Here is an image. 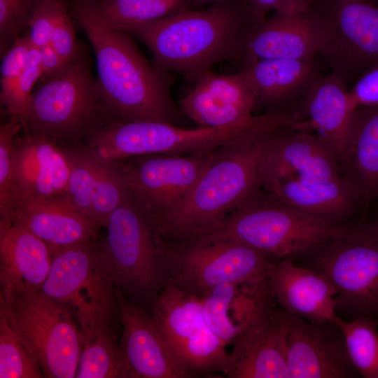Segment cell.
Returning <instances> with one entry per match:
<instances>
[{"label":"cell","instance_id":"cell-1","mask_svg":"<svg viewBox=\"0 0 378 378\" xmlns=\"http://www.w3.org/2000/svg\"><path fill=\"white\" fill-rule=\"evenodd\" d=\"M74 14L93 48L99 89L115 117L176 124L181 111L167 71L150 63L129 34L110 27L94 2L77 0Z\"/></svg>","mask_w":378,"mask_h":378},{"label":"cell","instance_id":"cell-2","mask_svg":"<svg viewBox=\"0 0 378 378\" xmlns=\"http://www.w3.org/2000/svg\"><path fill=\"white\" fill-rule=\"evenodd\" d=\"M255 23L243 0H218L207 9H183L126 33L147 46L158 67L195 79L218 62L239 59Z\"/></svg>","mask_w":378,"mask_h":378},{"label":"cell","instance_id":"cell-3","mask_svg":"<svg viewBox=\"0 0 378 378\" xmlns=\"http://www.w3.org/2000/svg\"><path fill=\"white\" fill-rule=\"evenodd\" d=\"M288 130L216 150L181 206L153 226L160 240L171 244L204 236L256 194L261 189L265 155L276 137Z\"/></svg>","mask_w":378,"mask_h":378},{"label":"cell","instance_id":"cell-4","mask_svg":"<svg viewBox=\"0 0 378 378\" xmlns=\"http://www.w3.org/2000/svg\"><path fill=\"white\" fill-rule=\"evenodd\" d=\"M115 120L80 54L33 91L21 122L29 131L76 145Z\"/></svg>","mask_w":378,"mask_h":378},{"label":"cell","instance_id":"cell-5","mask_svg":"<svg viewBox=\"0 0 378 378\" xmlns=\"http://www.w3.org/2000/svg\"><path fill=\"white\" fill-rule=\"evenodd\" d=\"M344 225L325 223L261 188L217 227L200 237L242 243L273 262L293 260L338 234Z\"/></svg>","mask_w":378,"mask_h":378},{"label":"cell","instance_id":"cell-6","mask_svg":"<svg viewBox=\"0 0 378 378\" xmlns=\"http://www.w3.org/2000/svg\"><path fill=\"white\" fill-rule=\"evenodd\" d=\"M41 290L70 311L85 340L120 318L112 267L97 238L55 252Z\"/></svg>","mask_w":378,"mask_h":378},{"label":"cell","instance_id":"cell-7","mask_svg":"<svg viewBox=\"0 0 378 378\" xmlns=\"http://www.w3.org/2000/svg\"><path fill=\"white\" fill-rule=\"evenodd\" d=\"M4 316L38 362L44 377H76L85 337L70 311L41 289L0 295Z\"/></svg>","mask_w":378,"mask_h":378},{"label":"cell","instance_id":"cell-8","mask_svg":"<svg viewBox=\"0 0 378 378\" xmlns=\"http://www.w3.org/2000/svg\"><path fill=\"white\" fill-rule=\"evenodd\" d=\"M288 124V116L279 111L220 127L186 128L161 121L118 120L108 128L106 141L110 154L118 160L150 154L191 155L213 152L275 132Z\"/></svg>","mask_w":378,"mask_h":378},{"label":"cell","instance_id":"cell-9","mask_svg":"<svg viewBox=\"0 0 378 378\" xmlns=\"http://www.w3.org/2000/svg\"><path fill=\"white\" fill-rule=\"evenodd\" d=\"M302 255L309 256L314 270L324 275L335 288L337 314L342 312L351 320L360 317L378 319L376 220L349 221L338 234Z\"/></svg>","mask_w":378,"mask_h":378},{"label":"cell","instance_id":"cell-10","mask_svg":"<svg viewBox=\"0 0 378 378\" xmlns=\"http://www.w3.org/2000/svg\"><path fill=\"white\" fill-rule=\"evenodd\" d=\"M104 227L115 286L129 300L148 309L172 279L162 243L132 198L108 216Z\"/></svg>","mask_w":378,"mask_h":378},{"label":"cell","instance_id":"cell-11","mask_svg":"<svg viewBox=\"0 0 378 378\" xmlns=\"http://www.w3.org/2000/svg\"><path fill=\"white\" fill-rule=\"evenodd\" d=\"M163 246L172 279L183 290L200 299L223 284L266 281L273 262L253 248L230 239L200 237Z\"/></svg>","mask_w":378,"mask_h":378},{"label":"cell","instance_id":"cell-12","mask_svg":"<svg viewBox=\"0 0 378 378\" xmlns=\"http://www.w3.org/2000/svg\"><path fill=\"white\" fill-rule=\"evenodd\" d=\"M216 152L141 155L119 160L131 198L153 226L181 206Z\"/></svg>","mask_w":378,"mask_h":378},{"label":"cell","instance_id":"cell-13","mask_svg":"<svg viewBox=\"0 0 378 378\" xmlns=\"http://www.w3.org/2000/svg\"><path fill=\"white\" fill-rule=\"evenodd\" d=\"M318 12L328 28L318 55L331 73L346 83L378 66V0H324Z\"/></svg>","mask_w":378,"mask_h":378},{"label":"cell","instance_id":"cell-14","mask_svg":"<svg viewBox=\"0 0 378 378\" xmlns=\"http://www.w3.org/2000/svg\"><path fill=\"white\" fill-rule=\"evenodd\" d=\"M289 316L276 302L269 286L232 344L223 374L230 378H288Z\"/></svg>","mask_w":378,"mask_h":378},{"label":"cell","instance_id":"cell-15","mask_svg":"<svg viewBox=\"0 0 378 378\" xmlns=\"http://www.w3.org/2000/svg\"><path fill=\"white\" fill-rule=\"evenodd\" d=\"M326 22L318 10H276L254 24L239 59H311L327 39Z\"/></svg>","mask_w":378,"mask_h":378},{"label":"cell","instance_id":"cell-16","mask_svg":"<svg viewBox=\"0 0 378 378\" xmlns=\"http://www.w3.org/2000/svg\"><path fill=\"white\" fill-rule=\"evenodd\" d=\"M288 378L359 377L344 336L333 322L316 323L290 314L286 340Z\"/></svg>","mask_w":378,"mask_h":378},{"label":"cell","instance_id":"cell-17","mask_svg":"<svg viewBox=\"0 0 378 378\" xmlns=\"http://www.w3.org/2000/svg\"><path fill=\"white\" fill-rule=\"evenodd\" d=\"M122 333L119 340L129 378H188L190 372L166 342L148 310L115 286Z\"/></svg>","mask_w":378,"mask_h":378},{"label":"cell","instance_id":"cell-18","mask_svg":"<svg viewBox=\"0 0 378 378\" xmlns=\"http://www.w3.org/2000/svg\"><path fill=\"white\" fill-rule=\"evenodd\" d=\"M340 176L336 157L321 139L311 130L293 128L280 134L268 150L260 186L270 190L285 182L309 184Z\"/></svg>","mask_w":378,"mask_h":378},{"label":"cell","instance_id":"cell-19","mask_svg":"<svg viewBox=\"0 0 378 378\" xmlns=\"http://www.w3.org/2000/svg\"><path fill=\"white\" fill-rule=\"evenodd\" d=\"M195 80L194 86L180 100L179 108L198 126L225 127L255 117L254 90L246 71L218 74L209 70Z\"/></svg>","mask_w":378,"mask_h":378},{"label":"cell","instance_id":"cell-20","mask_svg":"<svg viewBox=\"0 0 378 378\" xmlns=\"http://www.w3.org/2000/svg\"><path fill=\"white\" fill-rule=\"evenodd\" d=\"M69 176L62 144L22 127L15 139L13 154L18 207L24 202L65 197Z\"/></svg>","mask_w":378,"mask_h":378},{"label":"cell","instance_id":"cell-21","mask_svg":"<svg viewBox=\"0 0 378 378\" xmlns=\"http://www.w3.org/2000/svg\"><path fill=\"white\" fill-rule=\"evenodd\" d=\"M356 108L345 80L330 73L312 83L295 113L307 122L339 162L349 143Z\"/></svg>","mask_w":378,"mask_h":378},{"label":"cell","instance_id":"cell-22","mask_svg":"<svg viewBox=\"0 0 378 378\" xmlns=\"http://www.w3.org/2000/svg\"><path fill=\"white\" fill-rule=\"evenodd\" d=\"M267 281L276 302L288 313L312 322H333L337 291L321 273L296 265L293 260L272 262Z\"/></svg>","mask_w":378,"mask_h":378},{"label":"cell","instance_id":"cell-23","mask_svg":"<svg viewBox=\"0 0 378 378\" xmlns=\"http://www.w3.org/2000/svg\"><path fill=\"white\" fill-rule=\"evenodd\" d=\"M255 94V110L263 113L295 109L321 76L318 63L311 59H251L242 61ZM295 113V112H294Z\"/></svg>","mask_w":378,"mask_h":378},{"label":"cell","instance_id":"cell-24","mask_svg":"<svg viewBox=\"0 0 378 378\" xmlns=\"http://www.w3.org/2000/svg\"><path fill=\"white\" fill-rule=\"evenodd\" d=\"M10 222L42 239L52 255L60 248L97 238L102 227L78 211L65 197L22 202Z\"/></svg>","mask_w":378,"mask_h":378},{"label":"cell","instance_id":"cell-25","mask_svg":"<svg viewBox=\"0 0 378 378\" xmlns=\"http://www.w3.org/2000/svg\"><path fill=\"white\" fill-rule=\"evenodd\" d=\"M47 244L14 223H0V295L20 288L41 289L51 269Z\"/></svg>","mask_w":378,"mask_h":378},{"label":"cell","instance_id":"cell-26","mask_svg":"<svg viewBox=\"0 0 378 378\" xmlns=\"http://www.w3.org/2000/svg\"><path fill=\"white\" fill-rule=\"evenodd\" d=\"M340 175L351 183L363 203L378 197V104L356 108Z\"/></svg>","mask_w":378,"mask_h":378},{"label":"cell","instance_id":"cell-27","mask_svg":"<svg viewBox=\"0 0 378 378\" xmlns=\"http://www.w3.org/2000/svg\"><path fill=\"white\" fill-rule=\"evenodd\" d=\"M267 191L304 213L333 225L347 223L358 206L363 204L355 188L342 176L315 183L285 182Z\"/></svg>","mask_w":378,"mask_h":378},{"label":"cell","instance_id":"cell-28","mask_svg":"<svg viewBox=\"0 0 378 378\" xmlns=\"http://www.w3.org/2000/svg\"><path fill=\"white\" fill-rule=\"evenodd\" d=\"M148 310L177 358L186 344L206 326L201 299L183 290L173 279Z\"/></svg>","mask_w":378,"mask_h":378},{"label":"cell","instance_id":"cell-29","mask_svg":"<svg viewBox=\"0 0 378 378\" xmlns=\"http://www.w3.org/2000/svg\"><path fill=\"white\" fill-rule=\"evenodd\" d=\"M76 378H129L127 367L113 327L85 340Z\"/></svg>","mask_w":378,"mask_h":378},{"label":"cell","instance_id":"cell-30","mask_svg":"<svg viewBox=\"0 0 378 378\" xmlns=\"http://www.w3.org/2000/svg\"><path fill=\"white\" fill-rule=\"evenodd\" d=\"M188 0H99L94 2L104 20L112 28L129 29L185 8Z\"/></svg>","mask_w":378,"mask_h":378},{"label":"cell","instance_id":"cell-31","mask_svg":"<svg viewBox=\"0 0 378 378\" xmlns=\"http://www.w3.org/2000/svg\"><path fill=\"white\" fill-rule=\"evenodd\" d=\"M344 336L354 368L364 378H378V320L360 317L344 321L339 315L333 321Z\"/></svg>","mask_w":378,"mask_h":378},{"label":"cell","instance_id":"cell-32","mask_svg":"<svg viewBox=\"0 0 378 378\" xmlns=\"http://www.w3.org/2000/svg\"><path fill=\"white\" fill-rule=\"evenodd\" d=\"M62 145L69 164L65 197L78 211L92 219L91 211L97 174L94 153L83 144Z\"/></svg>","mask_w":378,"mask_h":378},{"label":"cell","instance_id":"cell-33","mask_svg":"<svg viewBox=\"0 0 378 378\" xmlns=\"http://www.w3.org/2000/svg\"><path fill=\"white\" fill-rule=\"evenodd\" d=\"M94 153L97 174L91 218L103 227L108 216L131 196L120 162Z\"/></svg>","mask_w":378,"mask_h":378},{"label":"cell","instance_id":"cell-34","mask_svg":"<svg viewBox=\"0 0 378 378\" xmlns=\"http://www.w3.org/2000/svg\"><path fill=\"white\" fill-rule=\"evenodd\" d=\"M239 286L223 284L201 298L206 326L225 346L233 343L243 327L237 323L233 314Z\"/></svg>","mask_w":378,"mask_h":378},{"label":"cell","instance_id":"cell-35","mask_svg":"<svg viewBox=\"0 0 378 378\" xmlns=\"http://www.w3.org/2000/svg\"><path fill=\"white\" fill-rule=\"evenodd\" d=\"M22 129L20 119L8 116L0 126V223L10 221L18 201L13 179L14 143Z\"/></svg>","mask_w":378,"mask_h":378},{"label":"cell","instance_id":"cell-36","mask_svg":"<svg viewBox=\"0 0 378 378\" xmlns=\"http://www.w3.org/2000/svg\"><path fill=\"white\" fill-rule=\"evenodd\" d=\"M0 377H44L37 360L2 315H0Z\"/></svg>","mask_w":378,"mask_h":378},{"label":"cell","instance_id":"cell-37","mask_svg":"<svg viewBox=\"0 0 378 378\" xmlns=\"http://www.w3.org/2000/svg\"><path fill=\"white\" fill-rule=\"evenodd\" d=\"M31 44L27 34L18 37L4 53L1 64L0 102L5 112L10 110L16 87L24 71Z\"/></svg>","mask_w":378,"mask_h":378},{"label":"cell","instance_id":"cell-38","mask_svg":"<svg viewBox=\"0 0 378 378\" xmlns=\"http://www.w3.org/2000/svg\"><path fill=\"white\" fill-rule=\"evenodd\" d=\"M36 0H0L1 44H11L28 24Z\"/></svg>","mask_w":378,"mask_h":378},{"label":"cell","instance_id":"cell-39","mask_svg":"<svg viewBox=\"0 0 378 378\" xmlns=\"http://www.w3.org/2000/svg\"><path fill=\"white\" fill-rule=\"evenodd\" d=\"M50 43L66 63L80 55L64 0H56Z\"/></svg>","mask_w":378,"mask_h":378},{"label":"cell","instance_id":"cell-40","mask_svg":"<svg viewBox=\"0 0 378 378\" xmlns=\"http://www.w3.org/2000/svg\"><path fill=\"white\" fill-rule=\"evenodd\" d=\"M43 76L38 49L31 46L24 71L15 89L13 103L7 115L18 117L20 120L27 111L34 87Z\"/></svg>","mask_w":378,"mask_h":378},{"label":"cell","instance_id":"cell-41","mask_svg":"<svg viewBox=\"0 0 378 378\" xmlns=\"http://www.w3.org/2000/svg\"><path fill=\"white\" fill-rule=\"evenodd\" d=\"M56 0H36L27 33L31 44L39 48L50 43Z\"/></svg>","mask_w":378,"mask_h":378},{"label":"cell","instance_id":"cell-42","mask_svg":"<svg viewBox=\"0 0 378 378\" xmlns=\"http://www.w3.org/2000/svg\"><path fill=\"white\" fill-rule=\"evenodd\" d=\"M349 93L356 107L378 104V66L358 77Z\"/></svg>","mask_w":378,"mask_h":378},{"label":"cell","instance_id":"cell-43","mask_svg":"<svg viewBox=\"0 0 378 378\" xmlns=\"http://www.w3.org/2000/svg\"><path fill=\"white\" fill-rule=\"evenodd\" d=\"M255 22L265 18L270 10H306L313 7L314 0H243Z\"/></svg>","mask_w":378,"mask_h":378},{"label":"cell","instance_id":"cell-44","mask_svg":"<svg viewBox=\"0 0 378 378\" xmlns=\"http://www.w3.org/2000/svg\"><path fill=\"white\" fill-rule=\"evenodd\" d=\"M38 49L40 61L45 78L52 76L62 71L68 63H66L51 43Z\"/></svg>","mask_w":378,"mask_h":378},{"label":"cell","instance_id":"cell-45","mask_svg":"<svg viewBox=\"0 0 378 378\" xmlns=\"http://www.w3.org/2000/svg\"><path fill=\"white\" fill-rule=\"evenodd\" d=\"M188 1L198 2V3H205V2H209V1H216L218 0H188Z\"/></svg>","mask_w":378,"mask_h":378},{"label":"cell","instance_id":"cell-46","mask_svg":"<svg viewBox=\"0 0 378 378\" xmlns=\"http://www.w3.org/2000/svg\"><path fill=\"white\" fill-rule=\"evenodd\" d=\"M375 220L378 223V218H377Z\"/></svg>","mask_w":378,"mask_h":378}]
</instances>
